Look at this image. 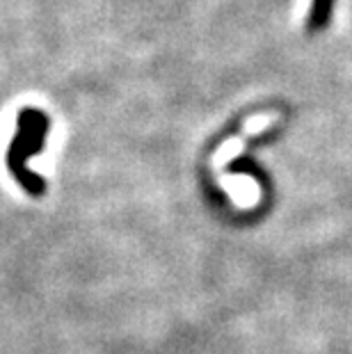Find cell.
<instances>
[{
    "mask_svg": "<svg viewBox=\"0 0 352 354\" xmlns=\"http://www.w3.org/2000/svg\"><path fill=\"white\" fill-rule=\"evenodd\" d=\"M48 117L41 110L26 108L19 112V131L14 135L10 149H7V167L12 176L19 180V185L30 194V197H41L46 192V183L39 174L28 169L26 160L30 156L39 153L44 149V138L48 133Z\"/></svg>",
    "mask_w": 352,
    "mask_h": 354,
    "instance_id": "1",
    "label": "cell"
},
{
    "mask_svg": "<svg viewBox=\"0 0 352 354\" xmlns=\"http://www.w3.org/2000/svg\"><path fill=\"white\" fill-rule=\"evenodd\" d=\"M334 3L336 0H311L309 7V17H306V32L309 35H318L332 24L334 17Z\"/></svg>",
    "mask_w": 352,
    "mask_h": 354,
    "instance_id": "2",
    "label": "cell"
}]
</instances>
